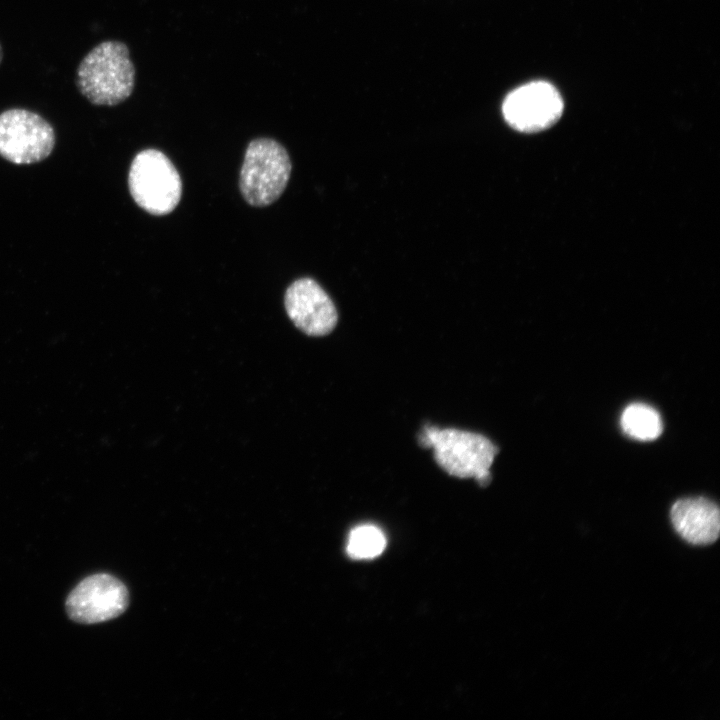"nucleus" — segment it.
<instances>
[{
    "label": "nucleus",
    "instance_id": "obj_1",
    "mask_svg": "<svg viewBox=\"0 0 720 720\" xmlns=\"http://www.w3.org/2000/svg\"><path fill=\"white\" fill-rule=\"evenodd\" d=\"M76 85L98 106H114L129 98L135 86V67L127 45L115 40L96 45L81 60Z\"/></svg>",
    "mask_w": 720,
    "mask_h": 720
},
{
    "label": "nucleus",
    "instance_id": "obj_2",
    "mask_svg": "<svg viewBox=\"0 0 720 720\" xmlns=\"http://www.w3.org/2000/svg\"><path fill=\"white\" fill-rule=\"evenodd\" d=\"M419 443L433 449L436 463L449 475L474 478L481 486L490 483V467L498 449L485 436L455 428L427 426L419 436Z\"/></svg>",
    "mask_w": 720,
    "mask_h": 720
},
{
    "label": "nucleus",
    "instance_id": "obj_3",
    "mask_svg": "<svg viewBox=\"0 0 720 720\" xmlns=\"http://www.w3.org/2000/svg\"><path fill=\"white\" fill-rule=\"evenodd\" d=\"M291 162L285 148L270 138H257L246 149L240 172V190L252 206L276 201L287 186Z\"/></svg>",
    "mask_w": 720,
    "mask_h": 720
},
{
    "label": "nucleus",
    "instance_id": "obj_4",
    "mask_svg": "<svg viewBox=\"0 0 720 720\" xmlns=\"http://www.w3.org/2000/svg\"><path fill=\"white\" fill-rule=\"evenodd\" d=\"M128 184L136 204L157 216L172 212L182 194L178 171L169 158L156 149H146L135 156Z\"/></svg>",
    "mask_w": 720,
    "mask_h": 720
},
{
    "label": "nucleus",
    "instance_id": "obj_5",
    "mask_svg": "<svg viewBox=\"0 0 720 720\" xmlns=\"http://www.w3.org/2000/svg\"><path fill=\"white\" fill-rule=\"evenodd\" d=\"M55 144L51 124L32 111L13 108L0 114V155L15 164H31L50 155Z\"/></svg>",
    "mask_w": 720,
    "mask_h": 720
},
{
    "label": "nucleus",
    "instance_id": "obj_6",
    "mask_svg": "<svg viewBox=\"0 0 720 720\" xmlns=\"http://www.w3.org/2000/svg\"><path fill=\"white\" fill-rule=\"evenodd\" d=\"M558 90L545 81H533L511 91L503 101L502 113L513 129L535 133L553 126L563 113Z\"/></svg>",
    "mask_w": 720,
    "mask_h": 720
},
{
    "label": "nucleus",
    "instance_id": "obj_7",
    "mask_svg": "<svg viewBox=\"0 0 720 720\" xmlns=\"http://www.w3.org/2000/svg\"><path fill=\"white\" fill-rule=\"evenodd\" d=\"M128 604V590L120 580L109 574H95L71 591L65 606L73 621L95 624L118 617Z\"/></svg>",
    "mask_w": 720,
    "mask_h": 720
},
{
    "label": "nucleus",
    "instance_id": "obj_8",
    "mask_svg": "<svg viewBox=\"0 0 720 720\" xmlns=\"http://www.w3.org/2000/svg\"><path fill=\"white\" fill-rule=\"evenodd\" d=\"M286 312L294 325L310 336H324L337 324V310L329 295L311 278H300L286 290Z\"/></svg>",
    "mask_w": 720,
    "mask_h": 720
},
{
    "label": "nucleus",
    "instance_id": "obj_9",
    "mask_svg": "<svg viewBox=\"0 0 720 720\" xmlns=\"http://www.w3.org/2000/svg\"><path fill=\"white\" fill-rule=\"evenodd\" d=\"M670 517L676 532L688 543L711 544L719 536V508L707 498L677 500L671 508Z\"/></svg>",
    "mask_w": 720,
    "mask_h": 720
},
{
    "label": "nucleus",
    "instance_id": "obj_10",
    "mask_svg": "<svg viewBox=\"0 0 720 720\" xmlns=\"http://www.w3.org/2000/svg\"><path fill=\"white\" fill-rule=\"evenodd\" d=\"M620 425L625 434L642 441L656 439L663 430L659 413L643 403L627 406L621 415Z\"/></svg>",
    "mask_w": 720,
    "mask_h": 720
},
{
    "label": "nucleus",
    "instance_id": "obj_11",
    "mask_svg": "<svg viewBox=\"0 0 720 720\" xmlns=\"http://www.w3.org/2000/svg\"><path fill=\"white\" fill-rule=\"evenodd\" d=\"M386 546L384 533L374 525L354 528L348 537L347 553L354 559H372L379 556Z\"/></svg>",
    "mask_w": 720,
    "mask_h": 720
},
{
    "label": "nucleus",
    "instance_id": "obj_12",
    "mask_svg": "<svg viewBox=\"0 0 720 720\" xmlns=\"http://www.w3.org/2000/svg\"><path fill=\"white\" fill-rule=\"evenodd\" d=\"M2 56H3V52H2V47H1V44H0V63H1V61H2Z\"/></svg>",
    "mask_w": 720,
    "mask_h": 720
}]
</instances>
